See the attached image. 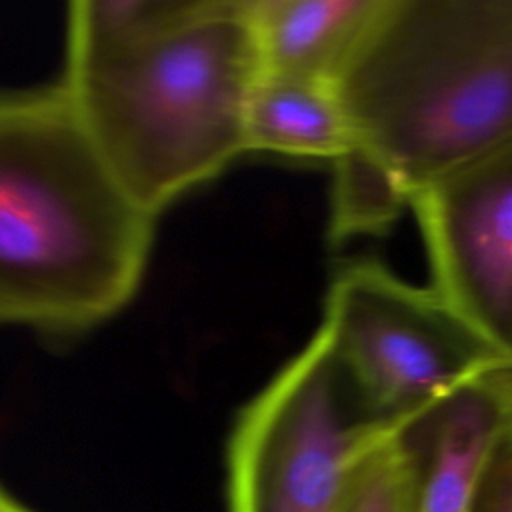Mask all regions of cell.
Here are the masks:
<instances>
[{
  "label": "cell",
  "mask_w": 512,
  "mask_h": 512,
  "mask_svg": "<svg viewBox=\"0 0 512 512\" xmlns=\"http://www.w3.org/2000/svg\"><path fill=\"white\" fill-rule=\"evenodd\" d=\"M0 512H34L0 484Z\"/></svg>",
  "instance_id": "cell-11"
},
{
  "label": "cell",
  "mask_w": 512,
  "mask_h": 512,
  "mask_svg": "<svg viewBox=\"0 0 512 512\" xmlns=\"http://www.w3.org/2000/svg\"><path fill=\"white\" fill-rule=\"evenodd\" d=\"M436 288L512 366V142L420 192Z\"/></svg>",
  "instance_id": "cell-6"
},
{
  "label": "cell",
  "mask_w": 512,
  "mask_h": 512,
  "mask_svg": "<svg viewBox=\"0 0 512 512\" xmlns=\"http://www.w3.org/2000/svg\"><path fill=\"white\" fill-rule=\"evenodd\" d=\"M394 426L320 326L238 412L226 512H336L356 458Z\"/></svg>",
  "instance_id": "cell-4"
},
{
  "label": "cell",
  "mask_w": 512,
  "mask_h": 512,
  "mask_svg": "<svg viewBox=\"0 0 512 512\" xmlns=\"http://www.w3.org/2000/svg\"><path fill=\"white\" fill-rule=\"evenodd\" d=\"M334 92L350 150L412 204L512 142V0H382Z\"/></svg>",
  "instance_id": "cell-2"
},
{
  "label": "cell",
  "mask_w": 512,
  "mask_h": 512,
  "mask_svg": "<svg viewBox=\"0 0 512 512\" xmlns=\"http://www.w3.org/2000/svg\"><path fill=\"white\" fill-rule=\"evenodd\" d=\"M382 0H248L262 72L334 86Z\"/></svg>",
  "instance_id": "cell-7"
},
{
  "label": "cell",
  "mask_w": 512,
  "mask_h": 512,
  "mask_svg": "<svg viewBox=\"0 0 512 512\" xmlns=\"http://www.w3.org/2000/svg\"><path fill=\"white\" fill-rule=\"evenodd\" d=\"M462 512H512V434L488 454Z\"/></svg>",
  "instance_id": "cell-10"
},
{
  "label": "cell",
  "mask_w": 512,
  "mask_h": 512,
  "mask_svg": "<svg viewBox=\"0 0 512 512\" xmlns=\"http://www.w3.org/2000/svg\"><path fill=\"white\" fill-rule=\"evenodd\" d=\"M350 146L334 86L262 72L246 112L248 152L334 164Z\"/></svg>",
  "instance_id": "cell-8"
},
{
  "label": "cell",
  "mask_w": 512,
  "mask_h": 512,
  "mask_svg": "<svg viewBox=\"0 0 512 512\" xmlns=\"http://www.w3.org/2000/svg\"><path fill=\"white\" fill-rule=\"evenodd\" d=\"M154 222L62 84L0 92V324L76 334L112 318L142 282Z\"/></svg>",
  "instance_id": "cell-1"
},
{
  "label": "cell",
  "mask_w": 512,
  "mask_h": 512,
  "mask_svg": "<svg viewBox=\"0 0 512 512\" xmlns=\"http://www.w3.org/2000/svg\"><path fill=\"white\" fill-rule=\"evenodd\" d=\"M322 328L394 424L480 370L504 364L436 288L414 286L372 260L336 272Z\"/></svg>",
  "instance_id": "cell-5"
},
{
  "label": "cell",
  "mask_w": 512,
  "mask_h": 512,
  "mask_svg": "<svg viewBox=\"0 0 512 512\" xmlns=\"http://www.w3.org/2000/svg\"><path fill=\"white\" fill-rule=\"evenodd\" d=\"M260 76L248 0H190L162 30L66 64L60 84L110 174L156 218L248 152Z\"/></svg>",
  "instance_id": "cell-3"
},
{
  "label": "cell",
  "mask_w": 512,
  "mask_h": 512,
  "mask_svg": "<svg viewBox=\"0 0 512 512\" xmlns=\"http://www.w3.org/2000/svg\"><path fill=\"white\" fill-rule=\"evenodd\" d=\"M330 196V238L382 234L410 206L400 188L362 154L348 150L334 164Z\"/></svg>",
  "instance_id": "cell-9"
}]
</instances>
